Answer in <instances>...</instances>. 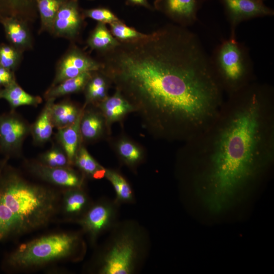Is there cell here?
<instances>
[{"label":"cell","mask_w":274,"mask_h":274,"mask_svg":"<svg viewBox=\"0 0 274 274\" xmlns=\"http://www.w3.org/2000/svg\"><path fill=\"white\" fill-rule=\"evenodd\" d=\"M100 55L99 71L149 131L199 118L219 97L210 56L187 27L166 24Z\"/></svg>","instance_id":"1"},{"label":"cell","mask_w":274,"mask_h":274,"mask_svg":"<svg viewBox=\"0 0 274 274\" xmlns=\"http://www.w3.org/2000/svg\"><path fill=\"white\" fill-rule=\"evenodd\" d=\"M250 96L248 108L237 114L224 130L212 159L203 199L215 213L234 201L254 170L259 133V92L253 91Z\"/></svg>","instance_id":"2"},{"label":"cell","mask_w":274,"mask_h":274,"mask_svg":"<svg viewBox=\"0 0 274 274\" xmlns=\"http://www.w3.org/2000/svg\"><path fill=\"white\" fill-rule=\"evenodd\" d=\"M54 191L13 170L0 175V242L43 227L58 208Z\"/></svg>","instance_id":"3"},{"label":"cell","mask_w":274,"mask_h":274,"mask_svg":"<svg viewBox=\"0 0 274 274\" xmlns=\"http://www.w3.org/2000/svg\"><path fill=\"white\" fill-rule=\"evenodd\" d=\"M98 256L99 274H132L137 271L147 250L145 232L137 223L117 224Z\"/></svg>","instance_id":"4"},{"label":"cell","mask_w":274,"mask_h":274,"mask_svg":"<svg viewBox=\"0 0 274 274\" xmlns=\"http://www.w3.org/2000/svg\"><path fill=\"white\" fill-rule=\"evenodd\" d=\"M78 235L57 233L20 245L7 257V265L15 269L34 268L71 257L79 244Z\"/></svg>","instance_id":"5"},{"label":"cell","mask_w":274,"mask_h":274,"mask_svg":"<svg viewBox=\"0 0 274 274\" xmlns=\"http://www.w3.org/2000/svg\"><path fill=\"white\" fill-rule=\"evenodd\" d=\"M213 73L228 87L237 88L252 73L253 62L248 47L236 38L223 40L210 56Z\"/></svg>","instance_id":"6"},{"label":"cell","mask_w":274,"mask_h":274,"mask_svg":"<svg viewBox=\"0 0 274 274\" xmlns=\"http://www.w3.org/2000/svg\"><path fill=\"white\" fill-rule=\"evenodd\" d=\"M118 206L115 201L102 200L89 206L78 220V223L92 243L117 224Z\"/></svg>","instance_id":"7"},{"label":"cell","mask_w":274,"mask_h":274,"mask_svg":"<svg viewBox=\"0 0 274 274\" xmlns=\"http://www.w3.org/2000/svg\"><path fill=\"white\" fill-rule=\"evenodd\" d=\"M100 64L77 46H72L59 60L51 87L85 72L99 71Z\"/></svg>","instance_id":"8"},{"label":"cell","mask_w":274,"mask_h":274,"mask_svg":"<svg viewBox=\"0 0 274 274\" xmlns=\"http://www.w3.org/2000/svg\"><path fill=\"white\" fill-rule=\"evenodd\" d=\"M230 24V37L236 38V28L242 21L257 17L271 16L272 9L262 0H219Z\"/></svg>","instance_id":"9"},{"label":"cell","mask_w":274,"mask_h":274,"mask_svg":"<svg viewBox=\"0 0 274 274\" xmlns=\"http://www.w3.org/2000/svg\"><path fill=\"white\" fill-rule=\"evenodd\" d=\"M84 18L79 0H65L55 18L51 35L74 40L80 35Z\"/></svg>","instance_id":"10"},{"label":"cell","mask_w":274,"mask_h":274,"mask_svg":"<svg viewBox=\"0 0 274 274\" xmlns=\"http://www.w3.org/2000/svg\"><path fill=\"white\" fill-rule=\"evenodd\" d=\"M203 0H155L154 7L176 24L187 27L197 20Z\"/></svg>","instance_id":"11"},{"label":"cell","mask_w":274,"mask_h":274,"mask_svg":"<svg viewBox=\"0 0 274 274\" xmlns=\"http://www.w3.org/2000/svg\"><path fill=\"white\" fill-rule=\"evenodd\" d=\"M29 130L26 122L14 114L0 116V148L9 153L18 151Z\"/></svg>","instance_id":"12"},{"label":"cell","mask_w":274,"mask_h":274,"mask_svg":"<svg viewBox=\"0 0 274 274\" xmlns=\"http://www.w3.org/2000/svg\"><path fill=\"white\" fill-rule=\"evenodd\" d=\"M30 171L42 180L53 184L68 189L80 188L82 180L69 167H51L41 162L29 165Z\"/></svg>","instance_id":"13"},{"label":"cell","mask_w":274,"mask_h":274,"mask_svg":"<svg viewBox=\"0 0 274 274\" xmlns=\"http://www.w3.org/2000/svg\"><path fill=\"white\" fill-rule=\"evenodd\" d=\"M2 25L9 44L23 52L33 47L32 36L26 22L15 17L3 19Z\"/></svg>","instance_id":"14"},{"label":"cell","mask_w":274,"mask_h":274,"mask_svg":"<svg viewBox=\"0 0 274 274\" xmlns=\"http://www.w3.org/2000/svg\"><path fill=\"white\" fill-rule=\"evenodd\" d=\"M36 0H0V22L8 17H15L28 24L38 17Z\"/></svg>","instance_id":"15"},{"label":"cell","mask_w":274,"mask_h":274,"mask_svg":"<svg viewBox=\"0 0 274 274\" xmlns=\"http://www.w3.org/2000/svg\"><path fill=\"white\" fill-rule=\"evenodd\" d=\"M83 112L80 111L76 121L71 125L58 129L56 136L66 154L69 163L72 164L78 152L80 134V122Z\"/></svg>","instance_id":"16"},{"label":"cell","mask_w":274,"mask_h":274,"mask_svg":"<svg viewBox=\"0 0 274 274\" xmlns=\"http://www.w3.org/2000/svg\"><path fill=\"white\" fill-rule=\"evenodd\" d=\"M55 99H47V102L41 114L31 128V132L35 143L47 142L53 132L54 126L51 117V107Z\"/></svg>","instance_id":"17"},{"label":"cell","mask_w":274,"mask_h":274,"mask_svg":"<svg viewBox=\"0 0 274 274\" xmlns=\"http://www.w3.org/2000/svg\"><path fill=\"white\" fill-rule=\"evenodd\" d=\"M1 98L7 101L13 109L23 106H36L42 102L40 96L28 93L16 82L0 89Z\"/></svg>","instance_id":"18"},{"label":"cell","mask_w":274,"mask_h":274,"mask_svg":"<svg viewBox=\"0 0 274 274\" xmlns=\"http://www.w3.org/2000/svg\"><path fill=\"white\" fill-rule=\"evenodd\" d=\"M119 43L108 30L106 24L101 22L97 23L87 40L88 46L99 54L115 48Z\"/></svg>","instance_id":"19"},{"label":"cell","mask_w":274,"mask_h":274,"mask_svg":"<svg viewBox=\"0 0 274 274\" xmlns=\"http://www.w3.org/2000/svg\"><path fill=\"white\" fill-rule=\"evenodd\" d=\"M92 76V72H85L77 77L63 81L50 87L45 94L47 99L54 98L77 92L84 88Z\"/></svg>","instance_id":"20"},{"label":"cell","mask_w":274,"mask_h":274,"mask_svg":"<svg viewBox=\"0 0 274 274\" xmlns=\"http://www.w3.org/2000/svg\"><path fill=\"white\" fill-rule=\"evenodd\" d=\"M100 107L108 122L118 120L133 111L132 106L118 91L112 96L104 99Z\"/></svg>","instance_id":"21"},{"label":"cell","mask_w":274,"mask_h":274,"mask_svg":"<svg viewBox=\"0 0 274 274\" xmlns=\"http://www.w3.org/2000/svg\"><path fill=\"white\" fill-rule=\"evenodd\" d=\"M65 0H36L37 7L41 22L40 33H52L57 13Z\"/></svg>","instance_id":"22"},{"label":"cell","mask_w":274,"mask_h":274,"mask_svg":"<svg viewBox=\"0 0 274 274\" xmlns=\"http://www.w3.org/2000/svg\"><path fill=\"white\" fill-rule=\"evenodd\" d=\"M63 203L64 212L72 216L82 215L89 207L87 195L81 188L68 189Z\"/></svg>","instance_id":"23"},{"label":"cell","mask_w":274,"mask_h":274,"mask_svg":"<svg viewBox=\"0 0 274 274\" xmlns=\"http://www.w3.org/2000/svg\"><path fill=\"white\" fill-rule=\"evenodd\" d=\"M79 112L77 108L71 103L54 102L51 111L54 126L59 129L71 125L76 121Z\"/></svg>","instance_id":"24"},{"label":"cell","mask_w":274,"mask_h":274,"mask_svg":"<svg viewBox=\"0 0 274 274\" xmlns=\"http://www.w3.org/2000/svg\"><path fill=\"white\" fill-rule=\"evenodd\" d=\"M105 177L113 185L115 193V202L118 204L132 203L134 194L132 189L127 181L121 175L112 170L106 169Z\"/></svg>","instance_id":"25"},{"label":"cell","mask_w":274,"mask_h":274,"mask_svg":"<svg viewBox=\"0 0 274 274\" xmlns=\"http://www.w3.org/2000/svg\"><path fill=\"white\" fill-rule=\"evenodd\" d=\"M100 73L92 76L87 83L86 98L87 102L103 100L107 98V78Z\"/></svg>","instance_id":"26"},{"label":"cell","mask_w":274,"mask_h":274,"mask_svg":"<svg viewBox=\"0 0 274 274\" xmlns=\"http://www.w3.org/2000/svg\"><path fill=\"white\" fill-rule=\"evenodd\" d=\"M103 127L101 118L95 113H88L82 116L80 126V133L85 140H92L100 134Z\"/></svg>","instance_id":"27"},{"label":"cell","mask_w":274,"mask_h":274,"mask_svg":"<svg viewBox=\"0 0 274 274\" xmlns=\"http://www.w3.org/2000/svg\"><path fill=\"white\" fill-rule=\"evenodd\" d=\"M23 52L10 44H0V65L14 71L22 58Z\"/></svg>","instance_id":"28"},{"label":"cell","mask_w":274,"mask_h":274,"mask_svg":"<svg viewBox=\"0 0 274 274\" xmlns=\"http://www.w3.org/2000/svg\"><path fill=\"white\" fill-rule=\"evenodd\" d=\"M109 24L111 33L120 42H127L139 39L146 35L126 25L121 21Z\"/></svg>","instance_id":"29"},{"label":"cell","mask_w":274,"mask_h":274,"mask_svg":"<svg viewBox=\"0 0 274 274\" xmlns=\"http://www.w3.org/2000/svg\"><path fill=\"white\" fill-rule=\"evenodd\" d=\"M82 12L84 18H89L98 22L110 24L121 21L115 14L106 7L82 10Z\"/></svg>","instance_id":"30"},{"label":"cell","mask_w":274,"mask_h":274,"mask_svg":"<svg viewBox=\"0 0 274 274\" xmlns=\"http://www.w3.org/2000/svg\"><path fill=\"white\" fill-rule=\"evenodd\" d=\"M74 162L81 170L90 175H92L97 169L102 167L83 147L78 151Z\"/></svg>","instance_id":"31"},{"label":"cell","mask_w":274,"mask_h":274,"mask_svg":"<svg viewBox=\"0 0 274 274\" xmlns=\"http://www.w3.org/2000/svg\"><path fill=\"white\" fill-rule=\"evenodd\" d=\"M118 149L121 157L129 165H134L142 159V153L140 149L129 141H121Z\"/></svg>","instance_id":"32"},{"label":"cell","mask_w":274,"mask_h":274,"mask_svg":"<svg viewBox=\"0 0 274 274\" xmlns=\"http://www.w3.org/2000/svg\"><path fill=\"white\" fill-rule=\"evenodd\" d=\"M43 164L51 167H68L70 165L67 157L63 151L53 148L44 153L41 157Z\"/></svg>","instance_id":"33"},{"label":"cell","mask_w":274,"mask_h":274,"mask_svg":"<svg viewBox=\"0 0 274 274\" xmlns=\"http://www.w3.org/2000/svg\"><path fill=\"white\" fill-rule=\"evenodd\" d=\"M16 82L14 72L0 65V89Z\"/></svg>","instance_id":"34"},{"label":"cell","mask_w":274,"mask_h":274,"mask_svg":"<svg viewBox=\"0 0 274 274\" xmlns=\"http://www.w3.org/2000/svg\"><path fill=\"white\" fill-rule=\"evenodd\" d=\"M126 1L130 5L143 7L149 10L153 9L148 0H126Z\"/></svg>","instance_id":"35"},{"label":"cell","mask_w":274,"mask_h":274,"mask_svg":"<svg viewBox=\"0 0 274 274\" xmlns=\"http://www.w3.org/2000/svg\"><path fill=\"white\" fill-rule=\"evenodd\" d=\"M106 169L102 167L97 169L91 176L95 179H101L105 177Z\"/></svg>","instance_id":"36"},{"label":"cell","mask_w":274,"mask_h":274,"mask_svg":"<svg viewBox=\"0 0 274 274\" xmlns=\"http://www.w3.org/2000/svg\"><path fill=\"white\" fill-rule=\"evenodd\" d=\"M2 167H0V175H1V173H2Z\"/></svg>","instance_id":"37"},{"label":"cell","mask_w":274,"mask_h":274,"mask_svg":"<svg viewBox=\"0 0 274 274\" xmlns=\"http://www.w3.org/2000/svg\"><path fill=\"white\" fill-rule=\"evenodd\" d=\"M263 1H264V0H262Z\"/></svg>","instance_id":"38"},{"label":"cell","mask_w":274,"mask_h":274,"mask_svg":"<svg viewBox=\"0 0 274 274\" xmlns=\"http://www.w3.org/2000/svg\"><path fill=\"white\" fill-rule=\"evenodd\" d=\"M90 1H92V0H90Z\"/></svg>","instance_id":"39"}]
</instances>
